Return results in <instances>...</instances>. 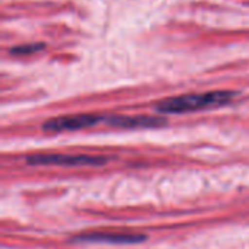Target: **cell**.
Instances as JSON below:
<instances>
[{"instance_id": "cell-1", "label": "cell", "mask_w": 249, "mask_h": 249, "mask_svg": "<svg viewBox=\"0 0 249 249\" xmlns=\"http://www.w3.org/2000/svg\"><path fill=\"white\" fill-rule=\"evenodd\" d=\"M236 96L232 90H212L204 93H190L166 98L156 105V111L162 114H184L201 109L219 108L228 105Z\"/></svg>"}, {"instance_id": "cell-2", "label": "cell", "mask_w": 249, "mask_h": 249, "mask_svg": "<svg viewBox=\"0 0 249 249\" xmlns=\"http://www.w3.org/2000/svg\"><path fill=\"white\" fill-rule=\"evenodd\" d=\"M108 162L104 156L90 155H31L26 158V163L36 166H101Z\"/></svg>"}, {"instance_id": "cell-3", "label": "cell", "mask_w": 249, "mask_h": 249, "mask_svg": "<svg viewBox=\"0 0 249 249\" xmlns=\"http://www.w3.org/2000/svg\"><path fill=\"white\" fill-rule=\"evenodd\" d=\"M105 118L96 114H74V115H63L55 117L42 124L45 131L51 133H63V131H77L93 127L104 121Z\"/></svg>"}, {"instance_id": "cell-4", "label": "cell", "mask_w": 249, "mask_h": 249, "mask_svg": "<svg viewBox=\"0 0 249 249\" xmlns=\"http://www.w3.org/2000/svg\"><path fill=\"white\" fill-rule=\"evenodd\" d=\"M80 242H99V244H118V245H134L146 241L144 235L137 233H121V232H89L76 236Z\"/></svg>"}, {"instance_id": "cell-5", "label": "cell", "mask_w": 249, "mask_h": 249, "mask_svg": "<svg viewBox=\"0 0 249 249\" xmlns=\"http://www.w3.org/2000/svg\"><path fill=\"white\" fill-rule=\"evenodd\" d=\"M105 121L120 128H158L166 124L165 118L155 115H114Z\"/></svg>"}, {"instance_id": "cell-6", "label": "cell", "mask_w": 249, "mask_h": 249, "mask_svg": "<svg viewBox=\"0 0 249 249\" xmlns=\"http://www.w3.org/2000/svg\"><path fill=\"white\" fill-rule=\"evenodd\" d=\"M45 48V44L42 42H36V44H25V45H18L15 48L10 50V54L15 55H29V54H35L41 50Z\"/></svg>"}]
</instances>
